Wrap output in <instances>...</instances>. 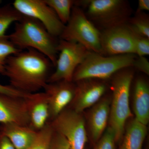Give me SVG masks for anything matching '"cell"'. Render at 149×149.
I'll list each match as a JSON object with an SVG mask.
<instances>
[{
    "label": "cell",
    "mask_w": 149,
    "mask_h": 149,
    "mask_svg": "<svg viewBox=\"0 0 149 149\" xmlns=\"http://www.w3.org/2000/svg\"><path fill=\"white\" fill-rule=\"evenodd\" d=\"M52 65L45 56L35 50L28 49L9 57L3 74L8 78L13 88L32 94L44 89L47 84Z\"/></svg>",
    "instance_id": "6da1fadb"
},
{
    "label": "cell",
    "mask_w": 149,
    "mask_h": 149,
    "mask_svg": "<svg viewBox=\"0 0 149 149\" xmlns=\"http://www.w3.org/2000/svg\"><path fill=\"white\" fill-rule=\"evenodd\" d=\"M8 37L19 49L35 50L47 57L55 66L58 41L37 19L22 16L15 22L13 32Z\"/></svg>",
    "instance_id": "7a4b0ae2"
},
{
    "label": "cell",
    "mask_w": 149,
    "mask_h": 149,
    "mask_svg": "<svg viewBox=\"0 0 149 149\" xmlns=\"http://www.w3.org/2000/svg\"><path fill=\"white\" fill-rule=\"evenodd\" d=\"M134 70L133 67L123 68L111 77L112 96L111 100L109 127L114 131L116 142L122 140L125 123L128 118L133 116L129 99Z\"/></svg>",
    "instance_id": "3957f363"
},
{
    "label": "cell",
    "mask_w": 149,
    "mask_h": 149,
    "mask_svg": "<svg viewBox=\"0 0 149 149\" xmlns=\"http://www.w3.org/2000/svg\"><path fill=\"white\" fill-rule=\"evenodd\" d=\"M137 57L133 54L104 56L89 51L75 70L72 82L88 79L108 80L123 68L133 67Z\"/></svg>",
    "instance_id": "277c9868"
},
{
    "label": "cell",
    "mask_w": 149,
    "mask_h": 149,
    "mask_svg": "<svg viewBox=\"0 0 149 149\" xmlns=\"http://www.w3.org/2000/svg\"><path fill=\"white\" fill-rule=\"evenodd\" d=\"M74 5L85 8L86 16L100 31L126 23L132 12L125 0L74 1Z\"/></svg>",
    "instance_id": "5b68a950"
},
{
    "label": "cell",
    "mask_w": 149,
    "mask_h": 149,
    "mask_svg": "<svg viewBox=\"0 0 149 149\" xmlns=\"http://www.w3.org/2000/svg\"><path fill=\"white\" fill-rule=\"evenodd\" d=\"M59 38L78 43L89 51L101 54L100 31L77 6H73L70 18Z\"/></svg>",
    "instance_id": "8992f818"
},
{
    "label": "cell",
    "mask_w": 149,
    "mask_h": 149,
    "mask_svg": "<svg viewBox=\"0 0 149 149\" xmlns=\"http://www.w3.org/2000/svg\"><path fill=\"white\" fill-rule=\"evenodd\" d=\"M57 50L59 55L55 66L56 70L49 76L47 83L72 82L75 70L83 62L90 51L80 44L61 39Z\"/></svg>",
    "instance_id": "52a82bcc"
},
{
    "label": "cell",
    "mask_w": 149,
    "mask_h": 149,
    "mask_svg": "<svg viewBox=\"0 0 149 149\" xmlns=\"http://www.w3.org/2000/svg\"><path fill=\"white\" fill-rule=\"evenodd\" d=\"M137 35L127 23H122L100 31L101 55L112 56L135 54Z\"/></svg>",
    "instance_id": "ba28073f"
},
{
    "label": "cell",
    "mask_w": 149,
    "mask_h": 149,
    "mask_svg": "<svg viewBox=\"0 0 149 149\" xmlns=\"http://www.w3.org/2000/svg\"><path fill=\"white\" fill-rule=\"evenodd\" d=\"M54 131L66 139L70 149H84L88 141L84 118L73 110L63 111L51 124Z\"/></svg>",
    "instance_id": "9c48e42d"
},
{
    "label": "cell",
    "mask_w": 149,
    "mask_h": 149,
    "mask_svg": "<svg viewBox=\"0 0 149 149\" xmlns=\"http://www.w3.org/2000/svg\"><path fill=\"white\" fill-rule=\"evenodd\" d=\"M13 6L22 16L37 19L54 37H59L65 27L44 0H15Z\"/></svg>",
    "instance_id": "30bf717a"
},
{
    "label": "cell",
    "mask_w": 149,
    "mask_h": 149,
    "mask_svg": "<svg viewBox=\"0 0 149 149\" xmlns=\"http://www.w3.org/2000/svg\"><path fill=\"white\" fill-rule=\"evenodd\" d=\"M104 80L84 79L77 81L73 99V109L81 113L93 107L101 100L107 91L108 86Z\"/></svg>",
    "instance_id": "8fae6325"
},
{
    "label": "cell",
    "mask_w": 149,
    "mask_h": 149,
    "mask_svg": "<svg viewBox=\"0 0 149 149\" xmlns=\"http://www.w3.org/2000/svg\"><path fill=\"white\" fill-rule=\"evenodd\" d=\"M26 99L0 94V124L29 125V111Z\"/></svg>",
    "instance_id": "7c38bea8"
},
{
    "label": "cell",
    "mask_w": 149,
    "mask_h": 149,
    "mask_svg": "<svg viewBox=\"0 0 149 149\" xmlns=\"http://www.w3.org/2000/svg\"><path fill=\"white\" fill-rule=\"evenodd\" d=\"M76 86L72 82L47 83L44 88L47 98L50 116L56 117L73 100Z\"/></svg>",
    "instance_id": "4fadbf2b"
},
{
    "label": "cell",
    "mask_w": 149,
    "mask_h": 149,
    "mask_svg": "<svg viewBox=\"0 0 149 149\" xmlns=\"http://www.w3.org/2000/svg\"><path fill=\"white\" fill-rule=\"evenodd\" d=\"M110 99L104 98L94 105L88 117L89 129L93 142L97 143L103 135L109 119Z\"/></svg>",
    "instance_id": "5bb4252c"
},
{
    "label": "cell",
    "mask_w": 149,
    "mask_h": 149,
    "mask_svg": "<svg viewBox=\"0 0 149 149\" xmlns=\"http://www.w3.org/2000/svg\"><path fill=\"white\" fill-rule=\"evenodd\" d=\"M133 109L135 119L147 125L149 121V85L143 77L135 80L133 91Z\"/></svg>",
    "instance_id": "9a60e30c"
},
{
    "label": "cell",
    "mask_w": 149,
    "mask_h": 149,
    "mask_svg": "<svg viewBox=\"0 0 149 149\" xmlns=\"http://www.w3.org/2000/svg\"><path fill=\"white\" fill-rule=\"evenodd\" d=\"M26 100L30 124H32L34 129L40 130L45 126L50 116L47 96L45 93H33Z\"/></svg>",
    "instance_id": "2e32d148"
},
{
    "label": "cell",
    "mask_w": 149,
    "mask_h": 149,
    "mask_svg": "<svg viewBox=\"0 0 149 149\" xmlns=\"http://www.w3.org/2000/svg\"><path fill=\"white\" fill-rule=\"evenodd\" d=\"M37 131L29 125H2L0 133L7 137L16 149H27L32 143Z\"/></svg>",
    "instance_id": "e0dca14e"
},
{
    "label": "cell",
    "mask_w": 149,
    "mask_h": 149,
    "mask_svg": "<svg viewBox=\"0 0 149 149\" xmlns=\"http://www.w3.org/2000/svg\"><path fill=\"white\" fill-rule=\"evenodd\" d=\"M147 133V125L133 118L125 128L120 149H142Z\"/></svg>",
    "instance_id": "ac0fdd59"
},
{
    "label": "cell",
    "mask_w": 149,
    "mask_h": 149,
    "mask_svg": "<svg viewBox=\"0 0 149 149\" xmlns=\"http://www.w3.org/2000/svg\"><path fill=\"white\" fill-rule=\"evenodd\" d=\"M22 17L12 5H6L0 7V38L6 36V32L10 26L20 20Z\"/></svg>",
    "instance_id": "d6986e66"
},
{
    "label": "cell",
    "mask_w": 149,
    "mask_h": 149,
    "mask_svg": "<svg viewBox=\"0 0 149 149\" xmlns=\"http://www.w3.org/2000/svg\"><path fill=\"white\" fill-rule=\"evenodd\" d=\"M45 2L55 13L59 19L66 24L69 21L72 8L74 5L73 0H44Z\"/></svg>",
    "instance_id": "ffe728a7"
},
{
    "label": "cell",
    "mask_w": 149,
    "mask_h": 149,
    "mask_svg": "<svg viewBox=\"0 0 149 149\" xmlns=\"http://www.w3.org/2000/svg\"><path fill=\"white\" fill-rule=\"evenodd\" d=\"M127 23L136 35L149 38V16L146 13H136Z\"/></svg>",
    "instance_id": "44dd1931"
},
{
    "label": "cell",
    "mask_w": 149,
    "mask_h": 149,
    "mask_svg": "<svg viewBox=\"0 0 149 149\" xmlns=\"http://www.w3.org/2000/svg\"><path fill=\"white\" fill-rule=\"evenodd\" d=\"M54 130L51 125H46L37 131L32 143L27 149H50Z\"/></svg>",
    "instance_id": "7402d4cb"
},
{
    "label": "cell",
    "mask_w": 149,
    "mask_h": 149,
    "mask_svg": "<svg viewBox=\"0 0 149 149\" xmlns=\"http://www.w3.org/2000/svg\"><path fill=\"white\" fill-rule=\"evenodd\" d=\"M21 51L10 41L8 35L0 38V74L3 73L6 61L9 57Z\"/></svg>",
    "instance_id": "603a6c76"
},
{
    "label": "cell",
    "mask_w": 149,
    "mask_h": 149,
    "mask_svg": "<svg viewBox=\"0 0 149 149\" xmlns=\"http://www.w3.org/2000/svg\"><path fill=\"white\" fill-rule=\"evenodd\" d=\"M115 134L109 126L97 142L95 149H115Z\"/></svg>",
    "instance_id": "cb8c5ba5"
},
{
    "label": "cell",
    "mask_w": 149,
    "mask_h": 149,
    "mask_svg": "<svg viewBox=\"0 0 149 149\" xmlns=\"http://www.w3.org/2000/svg\"><path fill=\"white\" fill-rule=\"evenodd\" d=\"M149 54V38L137 35L135 42V55L146 56Z\"/></svg>",
    "instance_id": "d4e9b609"
},
{
    "label": "cell",
    "mask_w": 149,
    "mask_h": 149,
    "mask_svg": "<svg viewBox=\"0 0 149 149\" xmlns=\"http://www.w3.org/2000/svg\"><path fill=\"white\" fill-rule=\"evenodd\" d=\"M0 94H4L12 97L27 99L32 94L26 93L19 91L13 88L10 85H5L0 84Z\"/></svg>",
    "instance_id": "484cf974"
},
{
    "label": "cell",
    "mask_w": 149,
    "mask_h": 149,
    "mask_svg": "<svg viewBox=\"0 0 149 149\" xmlns=\"http://www.w3.org/2000/svg\"><path fill=\"white\" fill-rule=\"evenodd\" d=\"M50 149H70L66 139L60 134L54 131Z\"/></svg>",
    "instance_id": "4316f807"
},
{
    "label": "cell",
    "mask_w": 149,
    "mask_h": 149,
    "mask_svg": "<svg viewBox=\"0 0 149 149\" xmlns=\"http://www.w3.org/2000/svg\"><path fill=\"white\" fill-rule=\"evenodd\" d=\"M133 68L144 74L149 75V62L146 57L137 56Z\"/></svg>",
    "instance_id": "83f0119b"
},
{
    "label": "cell",
    "mask_w": 149,
    "mask_h": 149,
    "mask_svg": "<svg viewBox=\"0 0 149 149\" xmlns=\"http://www.w3.org/2000/svg\"><path fill=\"white\" fill-rule=\"evenodd\" d=\"M0 149H16L7 137L0 133Z\"/></svg>",
    "instance_id": "f1b7e54d"
},
{
    "label": "cell",
    "mask_w": 149,
    "mask_h": 149,
    "mask_svg": "<svg viewBox=\"0 0 149 149\" xmlns=\"http://www.w3.org/2000/svg\"><path fill=\"white\" fill-rule=\"evenodd\" d=\"M149 10V0H139L136 13L145 12Z\"/></svg>",
    "instance_id": "f546056e"
}]
</instances>
